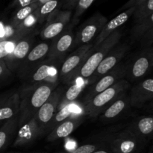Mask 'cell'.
<instances>
[{"label":"cell","instance_id":"17","mask_svg":"<svg viewBox=\"0 0 153 153\" xmlns=\"http://www.w3.org/2000/svg\"><path fill=\"white\" fill-rule=\"evenodd\" d=\"M133 16L137 22L145 20L153 15V0H146L136 6Z\"/></svg>","mask_w":153,"mask_h":153},{"label":"cell","instance_id":"32","mask_svg":"<svg viewBox=\"0 0 153 153\" xmlns=\"http://www.w3.org/2000/svg\"><path fill=\"white\" fill-rule=\"evenodd\" d=\"M97 148L94 144H85L75 149L71 153H92L97 150Z\"/></svg>","mask_w":153,"mask_h":153},{"label":"cell","instance_id":"20","mask_svg":"<svg viewBox=\"0 0 153 153\" xmlns=\"http://www.w3.org/2000/svg\"><path fill=\"white\" fill-rule=\"evenodd\" d=\"M30 46H31V43H30L29 40H21L14 46V49H13L12 53L7 57L10 56V59H13V58H14V60L24 59L29 52Z\"/></svg>","mask_w":153,"mask_h":153},{"label":"cell","instance_id":"18","mask_svg":"<svg viewBox=\"0 0 153 153\" xmlns=\"http://www.w3.org/2000/svg\"><path fill=\"white\" fill-rule=\"evenodd\" d=\"M38 7V4H37L36 2H34L28 6H25V7L17 9L16 13L13 14V18H12L11 19V23L10 24L16 28V27H17L18 25L25 19V18H27L30 14H31L33 12L35 11Z\"/></svg>","mask_w":153,"mask_h":153},{"label":"cell","instance_id":"34","mask_svg":"<svg viewBox=\"0 0 153 153\" xmlns=\"http://www.w3.org/2000/svg\"><path fill=\"white\" fill-rule=\"evenodd\" d=\"M146 0H129L128 2L126 3L125 5H123V7L121 8V10H126V9L130 8L131 7H134V6L138 5L140 3L143 2Z\"/></svg>","mask_w":153,"mask_h":153},{"label":"cell","instance_id":"36","mask_svg":"<svg viewBox=\"0 0 153 153\" xmlns=\"http://www.w3.org/2000/svg\"><path fill=\"white\" fill-rule=\"evenodd\" d=\"M79 1V0H66L64 2V8L67 9V10L74 8Z\"/></svg>","mask_w":153,"mask_h":153},{"label":"cell","instance_id":"37","mask_svg":"<svg viewBox=\"0 0 153 153\" xmlns=\"http://www.w3.org/2000/svg\"><path fill=\"white\" fill-rule=\"evenodd\" d=\"M51 1V0H35V2L37 3V4H38L39 6H40L41 4H44V3L47 2V1Z\"/></svg>","mask_w":153,"mask_h":153},{"label":"cell","instance_id":"28","mask_svg":"<svg viewBox=\"0 0 153 153\" xmlns=\"http://www.w3.org/2000/svg\"><path fill=\"white\" fill-rule=\"evenodd\" d=\"M83 90V86L79 84H75L70 86L66 92V100L70 102L76 100Z\"/></svg>","mask_w":153,"mask_h":153},{"label":"cell","instance_id":"21","mask_svg":"<svg viewBox=\"0 0 153 153\" xmlns=\"http://www.w3.org/2000/svg\"><path fill=\"white\" fill-rule=\"evenodd\" d=\"M115 80H116V77L113 74H109L104 76L96 84L95 87L91 90V95L96 96L97 94L105 91L106 89H108L110 87H111L112 85H114Z\"/></svg>","mask_w":153,"mask_h":153},{"label":"cell","instance_id":"3","mask_svg":"<svg viewBox=\"0 0 153 153\" xmlns=\"http://www.w3.org/2000/svg\"><path fill=\"white\" fill-rule=\"evenodd\" d=\"M135 8L136 6L126 9L123 12H122V13L118 14L117 16H115L111 21L106 22L105 25L103 26L102 29L100 32V34H98V37H97V40H96V43L94 47L98 46L100 43H102L105 39H107L112 33L114 32L117 28H118L121 25L125 24L128 21V19H129L130 16H132Z\"/></svg>","mask_w":153,"mask_h":153},{"label":"cell","instance_id":"1","mask_svg":"<svg viewBox=\"0 0 153 153\" xmlns=\"http://www.w3.org/2000/svg\"><path fill=\"white\" fill-rule=\"evenodd\" d=\"M120 36V34L117 31L113 32L107 39L99 45V50L88 57V59L83 63L80 69V76L82 78L88 79L95 73L101 61L107 56L111 48L117 43Z\"/></svg>","mask_w":153,"mask_h":153},{"label":"cell","instance_id":"24","mask_svg":"<svg viewBox=\"0 0 153 153\" xmlns=\"http://www.w3.org/2000/svg\"><path fill=\"white\" fill-rule=\"evenodd\" d=\"M48 51H49V45L47 43H40L28 52L27 60L30 62L38 61L47 54Z\"/></svg>","mask_w":153,"mask_h":153},{"label":"cell","instance_id":"14","mask_svg":"<svg viewBox=\"0 0 153 153\" xmlns=\"http://www.w3.org/2000/svg\"><path fill=\"white\" fill-rule=\"evenodd\" d=\"M17 118L8 120L0 128V152L4 150L13 137V132L16 127Z\"/></svg>","mask_w":153,"mask_h":153},{"label":"cell","instance_id":"23","mask_svg":"<svg viewBox=\"0 0 153 153\" xmlns=\"http://www.w3.org/2000/svg\"><path fill=\"white\" fill-rule=\"evenodd\" d=\"M57 74V71L54 67H50L48 64L42 65L36 70L32 76V79L34 82H41L48 77H52Z\"/></svg>","mask_w":153,"mask_h":153},{"label":"cell","instance_id":"19","mask_svg":"<svg viewBox=\"0 0 153 153\" xmlns=\"http://www.w3.org/2000/svg\"><path fill=\"white\" fill-rule=\"evenodd\" d=\"M151 61L147 56H140L134 63L131 69V73L134 78L142 77L149 70Z\"/></svg>","mask_w":153,"mask_h":153},{"label":"cell","instance_id":"26","mask_svg":"<svg viewBox=\"0 0 153 153\" xmlns=\"http://www.w3.org/2000/svg\"><path fill=\"white\" fill-rule=\"evenodd\" d=\"M137 129L143 135H149L153 131V118L143 117L137 123Z\"/></svg>","mask_w":153,"mask_h":153},{"label":"cell","instance_id":"25","mask_svg":"<svg viewBox=\"0 0 153 153\" xmlns=\"http://www.w3.org/2000/svg\"><path fill=\"white\" fill-rule=\"evenodd\" d=\"M126 102L123 100H118L113 103L108 109L104 112L103 117L106 119H112L122 112L125 108Z\"/></svg>","mask_w":153,"mask_h":153},{"label":"cell","instance_id":"5","mask_svg":"<svg viewBox=\"0 0 153 153\" xmlns=\"http://www.w3.org/2000/svg\"><path fill=\"white\" fill-rule=\"evenodd\" d=\"M60 97H61L60 93L56 91L52 95L50 96L49 100L37 110L34 118L38 123L39 126L46 125L49 121H51L54 116L56 107L58 106Z\"/></svg>","mask_w":153,"mask_h":153},{"label":"cell","instance_id":"41","mask_svg":"<svg viewBox=\"0 0 153 153\" xmlns=\"http://www.w3.org/2000/svg\"><path fill=\"white\" fill-rule=\"evenodd\" d=\"M149 153H152V152H149Z\"/></svg>","mask_w":153,"mask_h":153},{"label":"cell","instance_id":"8","mask_svg":"<svg viewBox=\"0 0 153 153\" xmlns=\"http://www.w3.org/2000/svg\"><path fill=\"white\" fill-rule=\"evenodd\" d=\"M40 131L38 123L35 118H32L28 123L20 128L14 146H23L31 143L38 135Z\"/></svg>","mask_w":153,"mask_h":153},{"label":"cell","instance_id":"9","mask_svg":"<svg viewBox=\"0 0 153 153\" xmlns=\"http://www.w3.org/2000/svg\"><path fill=\"white\" fill-rule=\"evenodd\" d=\"M52 95V86L49 84L41 85L37 87L30 97L29 102L31 111L38 110Z\"/></svg>","mask_w":153,"mask_h":153},{"label":"cell","instance_id":"15","mask_svg":"<svg viewBox=\"0 0 153 153\" xmlns=\"http://www.w3.org/2000/svg\"><path fill=\"white\" fill-rule=\"evenodd\" d=\"M124 52L123 51H118V52L106 56L101 61L100 65L98 66V67L96 70L97 76H102V75L108 73L116 65L117 63L120 60V58H122Z\"/></svg>","mask_w":153,"mask_h":153},{"label":"cell","instance_id":"38","mask_svg":"<svg viewBox=\"0 0 153 153\" xmlns=\"http://www.w3.org/2000/svg\"><path fill=\"white\" fill-rule=\"evenodd\" d=\"M6 99L7 98H5V97H0V106L3 104V102L5 101Z\"/></svg>","mask_w":153,"mask_h":153},{"label":"cell","instance_id":"7","mask_svg":"<svg viewBox=\"0 0 153 153\" xmlns=\"http://www.w3.org/2000/svg\"><path fill=\"white\" fill-rule=\"evenodd\" d=\"M121 86L119 85H114L105 91L97 94L90 102L88 109L91 113H94L99 109L102 108L106 104L111 101L121 90Z\"/></svg>","mask_w":153,"mask_h":153},{"label":"cell","instance_id":"4","mask_svg":"<svg viewBox=\"0 0 153 153\" xmlns=\"http://www.w3.org/2000/svg\"><path fill=\"white\" fill-rule=\"evenodd\" d=\"M70 10L58 11L49 19V22L42 31V37L44 39H52L60 34L70 19Z\"/></svg>","mask_w":153,"mask_h":153},{"label":"cell","instance_id":"16","mask_svg":"<svg viewBox=\"0 0 153 153\" xmlns=\"http://www.w3.org/2000/svg\"><path fill=\"white\" fill-rule=\"evenodd\" d=\"M134 91H135V94L133 95L132 100H135L136 102H141L143 100H148L149 98H151L153 94V79H146L140 85L136 87Z\"/></svg>","mask_w":153,"mask_h":153},{"label":"cell","instance_id":"6","mask_svg":"<svg viewBox=\"0 0 153 153\" xmlns=\"http://www.w3.org/2000/svg\"><path fill=\"white\" fill-rule=\"evenodd\" d=\"M91 45L82 46L78 49L73 54H72L64 62L61 70V76L71 73L73 70L77 69L84 62V59L87 58L91 52Z\"/></svg>","mask_w":153,"mask_h":153},{"label":"cell","instance_id":"27","mask_svg":"<svg viewBox=\"0 0 153 153\" xmlns=\"http://www.w3.org/2000/svg\"><path fill=\"white\" fill-rule=\"evenodd\" d=\"M38 21V18H37V14L36 10L34 12H33L31 14H30L29 16L27 18H25L17 27H16V29L18 31H22V30H28L29 28H32L37 22Z\"/></svg>","mask_w":153,"mask_h":153},{"label":"cell","instance_id":"13","mask_svg":"<svg viewBox=\"0 0 153 153\" xmlns=\"http://www.w3.org/2000/svg\"><path fill=\"white\" fill-rule=\"evenodd\" d=\"M79 119H73L67 120L63 123L60 124L55 128L53 132L49 136V140H55L57 139H61L67 137L74 131L76 126L80 123Z\"/></svg>","mask_w":153,"mask_h":153},{"label":"cell","instance_id":"12","mask_svg":"<svg viewBox=\"0 0 153 153\" xmlns=\"http://www.w3.org/2000/svg\"><path fill=\"white\" fill-rule=\"evenodd\" d=\"M64 1L62 0H51L39 6L36 10L38 21L42 22L46 19H50L59 11Z\"/></svg>","mask_w":153,"mask_h":153},{"label":"cell","instance_id":"35","mask_svg":"<svg viewBox=\"0 0 153 153\" xmlns=\"http://www.w3.org/2000/svg\"><path fill=\"white\" fill-rule=\"evenodd\" d=\"M7 70L5 62L3 60H0V82L7 75Z\"/></svg>","mask_w":153,"mask_h":153},{"label":"cell","instance_id":"33","mask_svg":"<svg viewBox=\"0 0 153 153\" xmlns=\"http://www.w3.org/2000/svg\"><path fill=\"white\" fill-rule=\"evenodd\" d=\"M34 2H35V0H13V2L10 4V7L19 9L29 5Z\"/></svg>","mask_w":153,"mask_h":153},{"label":"cell","instance_id":"11","mask_svg":"<svg viewBox=\"0 0 153 153\" xmlns=\"http://www.w3.org/2000/svg\"><path fill=\"white\" fill-rule=\"evenodd\" d=\"M19 104L20 100L18 94H14L8 99H6L5 101L0 106V122L8 120L14 117V115L19 111Z\"/></svg>","mask_w":153,"mask_h":153},{"label":"cell","instance_id":"40","mask_svg":"<svg viewBox=\"0 0 153 153\" xmlns=\"http://www.w3.org/2000/svg\"><path fill=\"white\" fill-rule=\"evenodd\" d=\"M62 1H64H64H66V0H62ZM63 4H64V3H63Z\"/></svg>","mask_w":153,"mask_h":153},{"label":"cell","instance_id":"2","mask_svg":"<svg viewBox=\"0 0 153 153\" xmlns=\"http://www.w3.org/2000/svg\"><path fill=\"white\" fill-rule=\"evenodd\" d=\"M107 22V19L100 13H96L84 23L79 34V43L81 44H86L100 34L103 26Z\"/></svg>","mask_w":153,"mask_h":153},{"label":"cell","instance_id":"22","mask_svg":"<svg viewBox=\"0 0 153 153\" xmlns=\"http://www.w3.org/2000/svg\"><path fill=\"white\" fill-rule=\"evenodd\" d=\"M73 43V35L71 34H65L59 38L55 46H54L53 54L55 56H57L59 54H63L67 52V49L71 46Z\"/></svg>","mask_w":153,"mask_h":153},{"label":"cell","instance_id":"31","mask_svg":"<svg viewBox=\"0 0 153 153\" xmlns=\"http://www.w3.org/2000/svg\"><path fill=\"white\" fill-rule=\"evenodd\" d=\"M94 1L95 0H79L76 6V12L73 16L74 19H78L87 9L89 8Z\"/></svg>","mask_w":153,"mask_h":153},{"label":"cell","instance_id":"29","mask_svg":"<svg viewBox=\"0 0 153 153\" xmlns=\"http://www.w3.org/2000/svg\"><path fill=\"white\" fill-rule=\"evenodd\" d=\"M14 46L13 42L10 40H2L0 41V60L7 58L9 55L12 53Z\"/></svg>","mask_w":153,"mask_h":153},{"label":"cell","instance_id":"10","mask_svg":"<svg viewBox=\"0 0 153 153\" xmlns=\"http://www.w3.org/2000/svg\"><path fill=\"white\" fill-rule=\"evenodd\" d=\"M111 148L115 153H132L137 149V141L133 134H125L115 139L111 143Z\"/></svg>","mask_w":153,"mask_h":153},{"label":"cell","instance_id":"39","mask_svg":"<svg viewBox=\"0 0 153 153\" xmlns=\"http://www.w3.org/2000/svg\"><path fill=\"white\" fill-rule=\"evenodd\" d=\"M92 153H109V152H107V151H105V150H96Z\"/></svg>","mask_w":153,"mask_h":153},{"label":"cell","instance_id":"30","mask_svg":"<svg viewBox=\"0 0 153 153\" xmlns=\"http://www.w3.org/2000/svg\"><path fill=\"white\" fill-rule=\"evenodd\" d=\"M72 113H73V111H72V105L67 104V105L63 107L55 114V118H54V122H55V123H58L61 122V121L65 120L67 117L70 116Z\"/></svg>","mask_w":153,"mask_h":153}]
</instances>
